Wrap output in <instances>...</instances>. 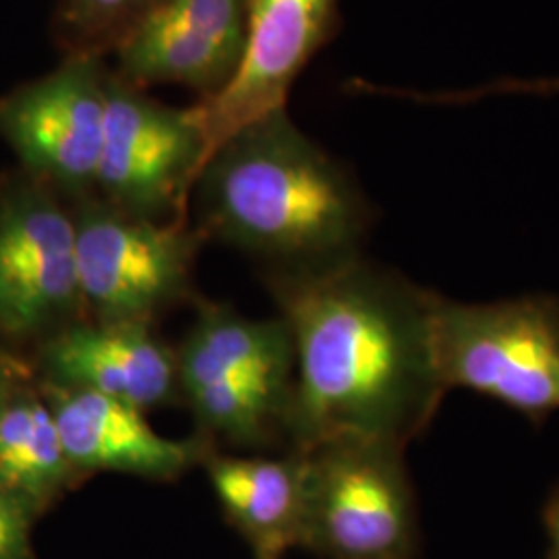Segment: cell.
I'll return each instance as SVG.
<instances>
[{"label":"cell","mask_w":559,"mask_h":559,"mask_svg":"<svg viewBox=\"0 0 559 559\" xmlns=\"http://www.w3.org/2000/svg\"><path fill=\"white\" fill-rule=\"evenodd\" d=\"M87 320L152 323L191 295L203 237L189 222L127 214L96 193L69 201Z\"/></svg>","instance_id":"cell-5"},{"label":"cell","mask_w":559,"mask_h":559,"mask_svg":"<svg viewBox=\"0 0 559 559\" xmlns=\"http://www.w3.org/2000/svg\"><path fill=\"white\" fill-rule=\"evenodd\" d=\"M41 380L140 411L180 400L177 350L150 323L81 320L41 340Z\"/></svg>","instance_id":"cell-11"},{"label":"cell","mask_w":559,"mask_h":559,"mask_svg":"<svg viewBox=\"0 0 559 559\" xmlns=\"http://www.w3.org/2000/svg\"><path fill=\"white\" fill-rule=\"evenodd\" d=\"M295 344L286 450L365 440L406 450L448 394L436 350L438 293L362 253L267 274Z\"/></svg>","instance_id":"cell-1"},{"label":"cell","mask_w":559,"mask_h":559,"mask_svg":"<svg viewBox=\"0 0 559 559\" xmlns=\"http://www.w3.org/2000/svg\"><path fill=\"white\" fill-rule=\"evenodd\" d=\"M340 27V0H249L235 80L216 98L193 104L207 156L242 124L286 108L295 81Z\"/></svg>","instance_id":"cell-9"},{"label":"cell","mask_w":559,"mask_h":559,"mask_svg":"<svg viewBox=\"0 0 559 559\" xmlns=\"http://www.w3.org/2000/svg\"><path fill=\"white\" fill-rule=\"evenodd\" d=\"M36 510L0 483V559H29V524Z\"/></svg>","instance_id":"cell-17"},{"label":"cell","mask_w":559,"mask_h":559,"mask_svg":"<svg viewBox=\"0 0 559 559\" xmlns=\"http://www.w3.org/2000/svg\"><path fill=\"white\" fill-rule=\"evenodd\" d=\"M60 440L81 477L120 473L143 479H179L201 466L212 441L205 438L168 440L156 433L143 411L87 390L40 381Z\"/></svg>","instance_id":"cell-12"},{"label":"cell","mask_w":559,"mask_h":559,"mask_svg":"<svg viewBox=\"0 0 559 559\" xmlns=\"http://www.w3.org/2000/svg\"><path fill=\"white\" fill-rule=\"evenodd\" d=\"M249 0H166L120 38L108 57L131 85H180L201 100L222 94L239 71Z\"/></svg>","instance_id":"cell-10"},{"label":"cell","mask_w":559,"mask_h":559,"mask_svg":"<svg viewBox=\"0 0 559 559\" xmlns=\"http://www.w3.org/2000/svg\"><path fill=\"white\" fill-rule=\"evenodd\" d=\"M214 493L226 519L251 545L255 559H282L302 547L307 522V464L302 452L286 450L276 459H237L205 454Z\"/></svg>","instance_id":"cell-13"},{"label":"cell","mask_w":559,"mask_h":559,"mask_svg":"<svg viewBox=\"0 0 559 559\" xmlns=\"http://www.w3.org/2000/svg\"><path fill=\"white\" fill-rule=\"evenodd\" d=\"M108 57L64 55L57 69L0 96V138L21 173L75 201L96 193L106 108Z\"/></svg>","instance_id":"cell-8"},{"label":"cell","mask_w":559,"mask_h":559,"mask_svg":"<svg viewBox=\"0 0 559 559\" xmlns=\"http://www.w3.org/2000/svg\"><path fill=\"white\" fill-rule=\"evenodd\" d=\"M21 383L23 380H21L20 362L11 359L9 353L0 346V411Z\"/></svg>","instance_id":"cell-18"},{"label":"cell","mask_w":559,"mask_h":559,"mask_svg":"<svg viewBox=\"0 0 559 559\" xmlns=\"http://www.w3.org/2000/svg\"><path fill=\"white\" fill-rule=\"evenodd\" d=\"M205 160L207 141L193 106H168L110 69L96 177L100 200L150 221L187 218Z\"/></svg>","instance_id":"cell-6"},{"label":"cell","mask_w":559,"mask_h":559,"mask_svg":"<svg viewBox=\"0 0 559 559\" xmlns=\"http://www.w3.org/2000/svg\"><path fill=\"white\" fill-rule=\"evenodd\" d=\"M545 526H547L549 543H551L549 559H559V485L554 489V493L549 496V501L545 506Z\"/></svg>","instance_id":"cell-19"},{"label":"cell","mask_w":559,"mask_h":559,"mask_svg":"<svg viewBox=\"0 0 559 559\" xmlns=\"http://www.w3.org/2000/svg\"><path fill=\"white\" fill-rule=\"evenodd\" d=\"M180 400L210 381L282 373L295 376V344L286 321L251 320L226 305L203 302L177 350Z\"/></svg>","instance_id":"cell-14"},{"label":"cell","mask_w":559,"mask_h":559,"mask_svg":"<svg viewBox=\"0 0 559 559\" xmlns=\"http://www.w3.org/2000/svg\"><path fill=\"white\" fill-rule=\"evenodd\" d=\"M441 380L498 400L526 419L559 411V297L459 302L438 295Z\"/></svg>","instance_id":"cell-3"},{"label":"cell","mask_w":559,"mask_h":559,"mask_svg":"<svg viewBox=\"0 0 559 559\" xmlns=\"http://www.w3.org/2000/svg\"><path fill=\"white\" fill-rule=\"evenodd\" d=\"M307 464L302 547L328 559H413L417 501L402 448L334 440L300 450Z\"/></svg>","instance_id":"cell-4"},{"label":"cell","mask_w":559,"mask_h":559,"mask_svg":"<svg viewBox=\"0 0 559 559\" xmlns=\"http://www.w3.org/2000/svg\"><path fill=\"white\" fill-rule=\"evenodd\" d=\"M87 320L69 201L25 173L0 185V338L46 340Z\"/></svg>","instance_id":"cell-7"},{"label":"cell","mask_w":559,"mask_h":559,"mask_svg":"<svg viewBox=\"0 0 559 559\" xmlns=\"http://www.w3.org/2000/svg\"><path fill=\"white\" fill-rule=\"evenodd\" d=\"M166 0H59L52 34L64 55L108 57L112 46Z\"/></svg>","instance_id":"cell-16"},{"label":"cell","mask_w":559,"mask_h":559,"mask_svg":"<svg viewBox=\"0 0 559 559\" xmlns=\"http://www.w3.org/2000/svg\"><path fill=\"white\" fill-rule=\"evenodd\" d=\"M203 239L307 272L360 255L373 207L350 170L305 135L288 108L242 124L207 156L193 189Z\"/></svg>","instance_id":"cell-2"},{"label":"cell","mask_w":559,"mask_h":559,"mask_svg":"<svg viewBox=\"0 0 559 559\" xmlns=\"http://www.w3.org/2000/svg\"><path fill=\"white\" fill-rule=\"evenodd\" d=\"M81 479L40 390L20 385L0 411V483L40 512Z\"/></svg>","instance_id":"cell-15"}]
</instances>
